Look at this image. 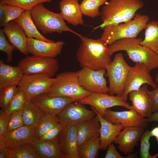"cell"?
Wrapping results in <instances>:
<instances>
[{"instance_id": "obj_10", "label": "cell", "mask_w": 158, "mask_h": 158, "mask_svg": "<svg viewBox=\"0 0 158 158\" xmlns=\"http://www.w3.org/2000/svg\"><path fill=\"white\" fill-rule=\"evenodd\" d=\"M147 84L153 89L157 85L153 80L150 71L143 63H136L131 67L126 81L124 90L121 96L123 100L126 102L129 93L133 90H138L143 84Z\"/></svg>"}, {"instance_id": "obj_47", "label": "cell", "mask_w": 158, "mask_h": 158, "mask_svg": "<svg viewBox=\"0 0 158 158\" xmlns=\"http://www.w3.org/2000/svg\"><path fill=\"white\" fill-rule=\"evenodd\" d=\"M147 118L148 123L151 122H158V111L152 113L149 117Z\"/></svg>"}, {"instance_id": "obj_6", "label": "cell", "mask_w": 158, "mask_h": 158, "mask_svg": "<svg viewBox=\"0 0 158 158\" xmlns=\"http://www.w3.org/2000/svg\"><path fill=\"white\" fill-rule=\"evenodd\" d=\"M92 93L80 85L77 72L66 71L57 75L47 94L50 96L70 97L78 102Z\"/></svg>"}, {"instance_id": "obj_46", "label": "cell", "mask_w": 158, "mask_h": 158, "mask_svg": "<svg viewBox=\"0 0 158 158\" xmlns=\"http://www.w3.org/2000/svg\"><path fill=\"white\" fill-rule=\"evenodd\" d=\"M11 150L6 147L0 150V158H10Z\"/></svg>"}, {"instance_id": "obj_33", "label": "cell", "mask_w": 158, "mask_h": 158, "mask_svg": "<svg viewBox=\"0 0 158 158\" xmlns=\"http://www.w3.org/2000/svg\"><path fill=\"white\" fill-rule=\"evenodd\" d=\"M10 158H41L31 143L20 145L11 150Z\"/></svg>"}, {"instance_id": "obj_5", "label": "cell", "mask_w": 158, "mask_h": 158, "mask_svg": "<svg viewBox=\"0 0 158 158\" xmlns=\"http://www.w3.org/2000/svg\"><path fill=\"white\" fill-rule=\"evenodd\" d=\"M32 18L37 28L43 34L56 32L72 33L80 37L82 35L73 31L66 25L61 13L51 11L40 4L31 11Z\"/></svg>"}, {"instance_id": "obj_11", "label": "cell", "mask_w": 158, "mask_h": 158, "mask_svg": "<svg viewBox=\"0 0 158 158\" xmlns=\"http://www.w3.org/2000/svg\"><path fill=\"white\" fill-rule=\"evenodd\" d=\"M77 72L80 84L84 88L92 92L108 93L109 87L104 77L106 69L94 70L84 67Z\"/></svg>"}, {"instance_id": "obj_32", "label": "cell", "mask_w": 158, "mask_h": 158, "mask_svg": "<svg viewBox=\"0 0 158 158\" xmlns=\"http://www.w3.org/2000/svg\"><path fill=\"white\" fill-rule=\"evenodd\" d=\"M109 0H83L80 4L82 14L94 18L101 15L99 7Z\"/></svg>"}, {"instance_id": "obj_19", "label": "cell", "mask_w": 158, "mask_h": 158, "mask_svg": "<svg viewBox=\"0 0 158 158\" xmlns=\"http://www.w3.org/2000/svg\"><path fill=\"white\" fill-rule=\"evenodd\" d=\"M35 128L24 125L7 131L3 136L6 147L12 150L20 145L31 143L35 137Z\"/></svg>"}, {"instance_id": "obj_39", "label": "cell", "mask_w": 158, "mask_h": 158, "mask_svg": "<svg viewBox=\"0 0 158 158\" xmlns=\"http://www.w3.org/2000/svg\"><path fill=\"white\" fill-rule=\"evenodd\" d=\"M23 110L11 114L7 131L13 130L24 126L23 118Z\"/></svg>"}, {"instance_id": "obj_36", "label": "cell", "mask_w": 158, "mask_h": 158, "mask_svg": "<svg viewBox=\"0 0 158 158\" xmlns=\"http://www.w3.org/2000/svg\"><path fill=\"white\" fill-rule=\"evenodd\" d=\"M18 89L17 85L8 86L0 89V107L1 109L6 108Z\"/></svg>"}, {"instance_id": "obj_16", "label": "cell", "mask_w": 158, "mask_h": 158, "mask_svg": "<svg viewBox=\"0 0 158 158\" xmlns=\"http://www.w3.org/2000/svg\"><path fill=\"white\" fill-rule=\"evenodd\" d=\"M29 53L32 55L55 58L60 54L65 42L62 41L49 42L27 37Z\"/></svg>"}, {"instance_id": "obj_31", "label": "cell", "mask_w": 158, "mask_h": 158, "mask_svg": "<svg viewBox=\"0 0 158 158\" xmlns=\"http://www.w3.org/2000/svg\"><path fill=\"white\" fill-rule=\"evenodd\" d=\"M100 134L90 138L85 142L78 149L79 158H96L100 149Z\"/></svg>"}, {"instance_id": "obj_49", "label": "cell", "mask_w": 158, "mask_h": 158, "mask_svg": "<svg viewBox=\"0 0 158 158\" xmlns=\"http://www.w3.org/2000/svg\"><path fill=\"white\" fill-rule=\"evenodd\" d=\"M155 83L158 84V71L156 74L155 80Z\"/></svg>"}, {"instance_id": "obj_1", "label": "cell", "mask_w": 158, "mask_h": 158, "mask_svg": "<svg viewBox=\"0 0 158 158\" xmlns=\"http://www.w3.org/2000/svg\"><path fill=\"white\" fill-rule=\"evenodd\" d=\"M76 57L82 68L94 70L106 69L112 60L108 45L101 38L93 39L81 36Z\"/></svg>"}, {"instance_id": "obj_23", "label": "cell", "mask_w": 158, "mask_h": 158, "mask_svg": "<svg viewBox=\"0 0 158 158\" xmlns=\"http://www.w3.org/2000/svg\"><path fill=\"white\" fill-rule=\"evenodd\" d=\"M78 0H61L59 8L62 16L67 22L73 26L83 25L80 5Z\"/></svg>"}, {"instance_id": "obj_41", "label": "cell", "mask_w": 158, "mask_h": 158, "mask_svg": "<svg viewBox=\"0 0 158 158\" xmlns=\"http://www.w3.org/2000/svg\"><path fill=\"white\" fill-rule=\"evenodd\" d=\"M64 128L63 126L59 123L57 126L49 130L38 138L45 141L57 140Z\"/></svg>"}, {"instance_id": "obj_8", "label": "cell", "mask_w": 158, "mask_h": 158, "mask_svg": "<svg viewBox=\"0 0 158 158\" xmlns=\"http://www.w3.org/2000/svg\"><path fill=\"white\" fill-rule=\"evenodd\" d=\"M59 66L55 58L33 55L23 58L18 65L24 74H42L51 78L58 70Z\"/></svg>"}, {"instance_id": "obj_21", "label": "cell", "mask_w": 158, "mask_h": 158, "mask_svg": "<svg viewBox=\"0 0 158 158\" xmlns=\"http://www.w3.org/2000/svg\"><path fill=\"white\" fill-rule=\"evenodd\" d=\"M2 30L9 42L16 49L24 55L28 54L27 37L18 24L10 21L4 26Z\"/></svg>"}, {"instance_id": "obj_24", "label": "cell", "mask_w": 158, "mask_h": 158, "mask_svg": "<svg viewBox=\"0 0 158 158\" xmlns=\"http://www.w3.org/2000/svg\"><path fill=\"white\" fill-rule=\"evenodd\" d=\"M100 128V123L96 115L78 123L77 125L78 149L88 140L99 134Z\"/></svg>"}, {"instance_id": "obj_28", "label": "cell", "mask_w": 158, "mask_h": 158, "mask_svg": "<svg viewBox=\"0 0 158 158\" xmlns=\"http://www.w3.org/2000/svg\"><path fill=\"white\" fill-rule=\"evenodd\" d=\"M22 110L24 125L35 127L44 112L30 100H27L26 101Z\"/></svg>"}, {"instance_id": "obj_14", "label": "cell", "mask_w": 158, "mask_h": 158, "mask_svg": "<svg viewBox=\"0 0 158 158\" xmlns=\"http://www.w3.org/2000/svg\"><path fill=\"white\" fill-rule=\"evenodd\" d=\"M103 117L109 122L113 123H121L124 127H147L148 123L147 118L143 117L133 109L123 111H114L110 108L105 111Z\"/></svg>"}, {"instance_id": "obj_2", "label": "cell", "mask_w": 158, "mask_h": 158, "mask_svg": "<svg viewBox=\"0 0 158 158\" xmlns=\"http://www.w3.org/2000/svg\"><path fill=\"white\" fill-rule=\"evenodd\" d=\"M144 5L142 0H109L105 3L101 12L102 23L94 29L129 21Z\"/></svg>"}, {"instance_id": "obj_38", "label": "cell", "mask_w": 158, "mask_h": 158, "mask_svg": "<svg viewBox=\"0 0 158 158\" xmlns=\"http://www.w3.org/2000/svg\"><path fill=\"white\" fill-rule=\"evenodd\" d=\"M3 30H0V50L6 53L7 55V61L11 62L12 60V52L16 49L15 47L10 43L6 38Z\"/></svg>"}, {"instance_id": "obj_22", "label": "cell", "mask_w": 158, "mask_h": 158, "mask_svg": "<svg viewBox=\"0 0 158 158\" xmlns=\"http://www.w3.org/2000/svg\"><path fill=\"white\" fill-rule=\"evenodd\" d=\"M147 86L144 84L138 90L130 92L129 95L133 109L141 116L148 118L152 113L150 99L147 93Z\"/></svg>"}, {"instance_id": "obj_17", "label": "cell", "mask_w": 158, "mask_h": 158, "mask_svg": "<svg viewBox=\"0 0 158 158\" xmlns=\"http://www.w3.org/2000/svg\"><path fill=\"white\" fill-rule=\"evenodd\" d=\"M145 132L142 127H124L116 137L114 142L118 145L119 150L125 154L132 152L142 135Z\"/></svg>"}, {"instance_id": "obj_34", "label": "cell", "mask_w": 158, "mask_h": 158, "mask_svg": "<svg viewBox=\"0 0 158 158\" xmlns=\"http://www.w3.org/2000/svg\"><path fill=\"white\" fill-rule=\"evenodd\" d=\"M52 0H0V4L15 6L25 11H31L37 5L44 3H50Z\"/></svg>"}, {"instance_id": "obj_18", "label": "cell", "mask_w": 158, "mask_h": 158, "mask_svg": "<svg viewBox=\"0 0 158 158\" xmlns=\"http://www.w3.org/2000/svg\"><path fill=\"white\" fill-rule=\"evenodd\" d=\"M44 112L57 114L70 104L77 100L61 96H50L47 93L40 95L30 100Z\"/></svg>"}, {"instance_id": "obj_27", "label": "cell", "mask_w": 158, "mask_h": 158, "mask_svg": "<svg viewBox=\"0 0 158 158\" xmlns=\"http://www.w3.org/2000/svg\"><path fill=\"white\" fill-rule=\"evenodd\" d=\"M41 158H63L57 140L45 141L35 137L31 142Z\"/></svg>"}, {"instance_id": "obj_3", "label": "cell", "mask_w": 158, "mask_h": 158, "mask_svg": "<svg viewBox=\"0 0 158 158\" xmlns=\"http://www.w3.org/2000/svg\"><path fill=\"white\" fill-rule=\"evenodd\" d=\"M140 38L120 39L108 46L111 54L119 51H125L133 61L144 64L150 71L158 67V55L148 48L141 45Z\"/></svg>"}, {"instance_id": "obj_29", "label": "cell", "mask_w": 158, "mask_h": 158, "mask_svg": "<svg viewBox=\"0 0 158 158\" xmlns=\"http://www.w3.org/2000/svg\"><path fill=\"white\" fill-rule=\"evenodd\" d=\"M144 29L145 38L140 44L150 49L158 55V21H149Z\"/></svg>"}, {"instance_id": "obj_4", "label": "cell", "mask_w": 158, "mask_h": 158, "mask_svg": "<svg viewBox=\"0 0 158 158\" xmlns=\"http://www.w3.org/2000/svg\"><path fill=\"white\" fill-rule=\"evenodd\" d=\"M149 18L147 15L136 13L131 20L117 25H109L102 29L101 38L108 46L121 39L136 37L144 29Z\"/></svg>"}, {"instance_id": "obj_13", "label": "cell", "mask_w": 158, "mask_h": 158, "mask_svg": "<svg viewBox=\"0 0 158 158\" xmlns=\"http://www.w3.org/2000/svg\"><path fill=\"white\" fill-rule=\"evenodd\" d=\"M87 109L84 105L74 102L57 114L59 123L64 127L77 125L80 122L96 116L94 110Z\"/></svg>"}, {"instance_id": "obj_50", "label": "cell", "mask_w": 158, "mask_h": 158, "mask_svg": "<svg viewBox=\"0 0 158 158\" xmlns=\"http://www.w3.org/2000/svg\"><path fill=\"white\" fill-rule=\"evenodd\" d=\"M82 1L83 0H81Z\"/></svg>"}, {"instance_id": "obj_15", "label": "cell", "mask_w": 158, "mask_h": 158, "mask_svg": "<svg viewBox=\"0 0 158 158\" xmlns=\"http://www.w3.org/2000/svg\"><path fill=\"white\" fill-rule=\"evenodd\" d=\"M58 142L63 158H79L77 125L64 127L59 136Z\"/></svg>"}, {"instance_id": "obj_44", "label": "cell", "mask_w": 158, "mask_h": 158, "mask_svg": "<svg viewBox=\"0 0 158 158\" xmlns=\"http://www.w3.org/2000/svg\"><path fill=\"white\" fill-rule=\"evenodd\" d=\"M105 158H124L118 152L113 143H111L107 148Z\"/></svg>"}, {"instance_id": "obj_42", "label": "cell", "mask_w": 158, "mask_h": 158, "mask_svg": "<svg viewBox=\"0 0 158 158\" xmlns=\"http://www.w3.org/2000/svg\"><path fill=\"white\" fill-rule=\"evenodd\" d=\"M11 114L1 109L0 111V138L3 137L7 131Z\"/></svg>"}, {"instance_id": "obj_7", "label": "cell", "mask_w": 158, "mask_h": 158, "mask_svg": "<svg viewBox=\"0 0 158 158\" xmlns=\"http://www.w3.org/2000/svg\"><path fill=\"white\" fill-rule=\"evenodd\" d=\"M131 67L126 62L122 54H116L106 68L109 85L108 94L121 96L123 93L127 76Z\"/></svg>"}, {"instance_id": "obj_40", "label": "cell", "mask_w": 158, "mask_h": 158, "mask_svg": "<svg viewBox=\"0 0 158 158\" xmlns=\"http://www.w3.org/2000/svg\"><path fill=\"white\" fill-rule=\"evenodd\" d=\"M6 12V17L3 27L9 22L19 17L25 11L18 7L4 4Z\"/></svg>"}, {"instance_id": "obj_20", "label": "cell", "mask_w": 158, "mask_h": 158, "mask_svg": "<svg viewBox=\"0 0 158 158\" xmlns=\"http://www.w3.org/2000/svg\"><path fill=\"white\" fill-rule=\"evenodd\" d=\"M91 107L95 112L100 123V149L106 150L108 145L114 142L116 137L124 127L121 123L113 124L109 122L93 107Z\"/></svg>"}, {"instance_id": "obj_45", "label": "cell", "mask_w": 158, "mask_h": 158, "mask_svg": "<svg viewBox=\"0 0 158 158\" xmlns=\"http://www.w3.org/2000/svg\"><path fill=\"white\" fill-rule=\"evenodd\" d=\"M6 17V12L4 4H0V25L4 26Z\"/></svg>"}, {"instance_id": "obj_9", "label": "cell", "mask_w": 158, "mask_h": 158, "mask_svg": "<svg viewBox=\"0 0 158 158\" xmlns=\"http://www.w3.org/2000/svg\"><path fill=\"white\" fill-rule=\"evenodd\" d=\"M54 78L42 74H24L18 86L25 94L27 100H31L49 91Z\"/></svg>"}, {"instance_id": "obj_37", "label": "cell", "mask_w": 158, "mask_h": 158, "mask_svg": "<svg viewBox=\"0 0 158 158\" xmlns=\"http://www.w3.org/2000/svg\"><path fill=\"white\" fill-rule=\"evenodd\" d=\"M150 137V131L148 129L145 131L141 137L139 153L140 158H154L157 156L156 154L152 156L150 153V144L149 140Z\"/></svg>"}, {"instance_id": "obj_43", "label": "cell", "mask_w": 158, "mask_h": 158, "mask_svg": "<svg viewBox=\"0 0 158 158\" xmlns=\"http://www.w3.org/2000/svg\"><path fill=\"white\" fill-rule=\"evenodd\" d=\"M150 99L152 107V113L158 111V85L152 90H147Z\"/></svg>"}, {"instance_id": "obj_12", "label": "cell", "mask_w": 158, "mask_h": 158, "mask_svg": "<svg viewBox=\"0 0 158 158\" xmlns=\"http://www.w3.org/2000/svg\"><path fill=\"white\" fill-rule=\"evenodd\" d=\"M78 102L84 105L91 106L102 116L107 109L114 106L123 107L128 109H133L132 106L125 102L121 96L108 93L92 92Z\"/></svg>"}, {"instance_id": "obj_30", "label": "cell", "mask_w": 158, "mask_h": 158, "mask_svg": "<svg viewBox=\"0 0 158 158\" xmlns=\"http://www.w3.org/2000/svg\"><path fill=\"white\" fill-rule=\"evenodd\" d=\"M57 114L44 112L35 128V137L39 138L59 123Z\"/></svg>"}, {"instance_id": "obj_48", "label": "cell", "mask_w": 158, "mask_h": 158, "mask_svg": "<svg viewBox=\"0 0 158 158\" xmlns=\"http://www.w3.org/2000/svg\"><path fill=\"white\" fill-rule=\"evenodd\" d=\"M150 134L151 137L153 136L155 137L158 144V126L154 127L150 131Z\"/></svg>"}, {"instance_id": "obj_26", "label": "cell", "mask_w": 158, "mask_h": 158, "mask_svg": "<svg viewBox=\"0 0 158 158\" xmlns=\"http://www.w3.org/2000/svg\"><path fill=\"white\" fill-rule=\"evenodd\" d=\"M24 74L18 66H13L0 61V89L5 87L18 85Z\"/></svg>"}, {"instance_id": "obj_35", "label": "cell", "mask_w": 158, "mask_h": 158, "mask_svg": "<svg viewBox=\"0 0 158 158\" xmlns=\"http://www.w3.org/2000/svg\"><path fill=\"white\" fill-rule=\"evenodd\" d=\"M27 100L23 92L18 88L9 104L5 109L3 110L8 114H11L16 111L22 110Z\"/></svg>"}, {"instance_id": "obj_25", "label": "cell", "mask_w": 158, "mask_h": 158, "mask_svg": "<svg viewBox=\"0 0 158 158\" xmlns=\"http://www.w3.org/2000/svg\"><path fill=\"white\" fill-rule=\"evenodd\" d=\"M13 21L21 28L27 37L49 42H55L45 37L39 32L32 18L31 11H25Z\"/></svg>"}]
</instances>
